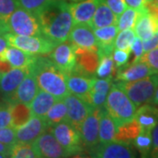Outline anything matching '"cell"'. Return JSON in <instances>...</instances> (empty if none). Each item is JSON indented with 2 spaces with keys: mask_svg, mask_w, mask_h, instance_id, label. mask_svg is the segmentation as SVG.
<instances>
[{
  "mask_svg": "<svg viewBox=\"0 0 158 158\" xmlns=\"http://www.w3.org/2000/svg\"><path fill=\"white\" fill-rule=\"evenodd\" d=\"M42 34L57 44L67 40L74 21L69 3L54 0L37 15Z\"/></svg>",
  "mask_w": 158,
  "mask_h": 158,
  "instance_id": "cell-1",
  "label": "cell"
},
{
  "mask_svg": "<svg viewBox=\"0 0 158 158\" xmlns=\"http://www.w3.org/2000/svg\"><path fill=\"white\" fill-rule=\"evenodd\" d=\"M28 69L34 74L40 90L57 98H63L69 91L66 83V74L58 69L48 56H36Z\"/></svg>",
  "mask_w": 158,
  "mask_h": 158,
  "instance_id": "cell-2",
  "label": "cell"
},
{
  "mask_svg": "<svg viewBox=\"0 0 158 158\" xmlns=\"http://www.w3.org/2000/svg\"><path fill=\"white\" fill-rule=\"evenodd\" d=\"M104 108L117 127L135 118L137 110L135 105L115 84H113L110 89Z\"/></svg>",
  "mask_w": 158,
  "mask_h": 158,
  "instance_id": "cell-3",
  "label": "cell"
},
{
  "mask_svg": "<svg viewBox=\"0 0 158 158\" xmlns=\"http://www.w3.org/2000/svg\"><path fill=\"white\" fill-rule=\"evenodd\" d=\"M115 85L124 91L136 107H139L144 104L152 103L158 87V73L130 82L118 81Z\"/></svg>",
  "mask_w": 158,
  "mask_h": 158,
  "instance_id": "cell-4",
  "label": "cell"
},
{
  "mask_svg": "<svg viewBox=\"0 0 158 158\" xmlns=\"http://www.w3.org/2000/svg\"><path fill=\"white\" fill-rule=\"evenodd\" d=\"M5 36L10 46L34 56L48 55L57 45L44 35H18L8 32Z\"/></svg>",
  "mask_w": 158,
  "mask_h": 158,
  "instance_id": "cell-5",
  "label": "cell"
},
{
  "mask_svg": "<svg viewBox=\"0 0 158 158\" xmlns=\"http://www.w3.org/2000/svg\"><path fill=\"white\" fill-rule=\"evenodd\" d=\"M8 32L18 35H43L38 18L34 13L19 7L6 20Z\"/></svg>",
  "mask_w": 158,
  "mask_h": 158,
  "instance_id": "cell-6",
  "label": "cell"
},
{
  "mask_svg": "<svg viewBox=\"0 0 158 158\" xmlns=\"http://www.w3.org/2000/svg\"><path fill=\"white\" fill-rule=\"evenodd\" d=\"M48 130L50 131L59 143L70 154L71 156L74 155H78L83 151L85 146L81 139L80 133L69 121H62L48 127Z\"/></svg>",
  "mask_w": 158,
  "mask_h": 158,
  "instance_id": "cell-7",
  "label": "cell"
},
{
  "mask_svg": "<svg viewBox=\"0 0 158 158\" xmlns=\"http://www.w3.org/2000/svg\"><path fill=\"white\" fill-rule=\"evenodd\" d=\"M89 154L98 158H133L136 155L131 143L124 141H112L98 143L96 146L88 148Z\"/></svg>",
  "mask_w": 158,
  "mask_h": 158,
  "instance_id": "cell-8",
  "label": "cell"
},
{
  "mask_svg": "<svg viewBox=\"0 0 158 158\" xmlns=\"http://www.w3.org/2000/svg\"><path fill=\"white\" fill-rule=\"evenodd\" d=\"M48 56L57 68L66 75L72 72L77 65L74 45L68 40L57 44Z\"/></svg>",
  "mask_w": 158,
  "mask_h": 158,
  "instance_id": "cell-9",
  "label": "cell"
},
{
  "mask_svg": "<svg viewBox=\"0 0 158 158\" xmlns=\"http://www.w3.org/2000/svg\"><path fill=\"white\" fill-rule=\"evenodd\" d=\"M39 157L62 158L71 156L50 131L47 130L33 142Z\"/></svg>",
  "mask_w": 158,
  "mask_h": 158,
  "instance_id": "cell-10",
  "label": "cell"
},
{
  "mask_svg": "<svg viewBox=\"0 0 158 158\" xmlns=\"http://www.w3.org/2000/svg\"><path fill=\"white\" fill-rule=\"evenodd\" d=\"M62 99L67 107V121L79 131L80 126L93 108L82 98L70 92Z\"/></svg>",
  "mask_w": 158,
  "mask_h": 158,
  "instance_id": "cell-11",
  "label": "cell"
},
{
  "mask_svg": "<svg viewBox=\"0 0 158 158\" xmlns=\"http://www.w3.org/2000/svg\"><path fill=\"white\" fill-rule=\"evenodd\" d=\"M103 107L93 108L79 127L80 136L85 147L91 148L99 143V120Z\"/></svg>",
  "mask_w": 158,
  "mask_h": 158,
  "instance_id": "cell-12",
  "label": "cell"
},
{
  "mask_svg": "<svg viewBox=\"0 0 158 158\" xmlns=\"http://www.w3.org/2000/svg\"><path fill=\"white\" fill-rule=\"evenodd\" d=\"M68 40L73 45L87 50L98 51V45L93 29L87 24H75L69 34Z\"/></svg>",
  "mask_w": 158,
  "mask_h": 158,
  "instance_id": "cell-13",
  "label": "cell"
},
{
  "mask_svg": "<svg viewBox=\"0 0 158 158\" xmlns=\"http://www.w3.org/2000/svg\"><path fill=\"white\" fill-rule=\"evenodd\" d=\"M27 72L28 68H11L0 76V94L5 101L9 102Z\"/></svg>",
  "mask_w": 158,
  "mask_h": 158,
  "instance_id": "cell-14",
  "label": "cell"
},
{
  "mask_svg": "<svg viewBox=\"0 0 158 158\" xmlns=\"http://www.w3.org/2000/svg\"><path fill=\"white\" fill-rule=\"evenodd\" d=\"M48 129V126L42 117L33 116L27 124L15 129L17 142L33 143Z\"/></svg>",
  "mask_w": 158,
  "mask_h": 158,
  "instance_id": "cell-15",
  "label": "cell"
},
{
  "mask_svg": "<svg viewBox=\"0 0 158 158\" xmlns=\"http://www.w3.org/2000/svg\"><path fill=\"white\" fill-rule=\"evenodd\" d=\"M112 85L113 79L95 77L89 92L82 98L92 108L103 107Z\"/></svg>",
  "mask_w": 158,
  "mask_h": 158,
  "instance_id": "cell-16",
  "label": "cell"
},
{
  "mask_svg": "<svg viewBox=\"0 0 158 158\" xmlns=\"http://www.w3.org/2000/svg\"><path fill=\"white\" fill-rule=\"evenodd\" d=\"M39 90L40 88L34 75L28 69L27 76L19 85L8 103L11 104L14 102H21L30 105Z\"/></svg>",
  "mask_w": 158,
  "mask_h": 158,
  "instance_id": "cell-17",
  "label": "cell"
},
{
  "mask_svg": "<svg viewBox=\"0 0 158 158\" xmlns=\"http://www.w3.org/2000/svg\"><path fill=\"white\" fill-rule=\"evenodd\" d=\"M77 65L73 70L85 75L94 76L99 62V56L97 52L80 48L74 45Z\"/></svg>",
  "mask_w": 158,
  "mask_h": 158,
  "instance_id": "cell-18",
  "label": "cell"
},
{
  "mask_svg": "<svg viewBox=\"0 0 158 158\" xmlns=\"http://www.w3.org/2000/svg\"><path fill=\"white\" fill-rule=\"evenodd\" d=\"M152 74H155V71L148 64L138 61L131 64H127L124 67L118 68L115 75V79L117 81L130 82L144 78Z\"/></svg>",
  "mask_w": 158,
  "mask_h": 158,
  "instance_id": "cell-19",
  "label": "cell"
},
{
  "mask_svg": "<svg viewBox=\"0 0 158 158\" xmlns=\"http://www.w3.org/2000/svg\"><path fill=\"white\" fill-rule=\"evenodd\" d=\"M134 31L136 36L142 40L151 38L158 31V20L151 14H149L145 8L139 11Z\"/></svg>",
  "mask_w": 158,
  "mask_h": 158,
  "instance_id": "cell-20",
  "label": "cell"
},
{
  "mask_svg": "<svg viewBox=\"0 0 158 158\" xmlns=\"http://www.w3.org/2000/svg\"><path fill=\"white\" fill-rule=\"evenodd\" d=\"M98 45V56L112 55L114 49V41L118 33L117 25L93 29Z\"/></svg>",
  "mask_w": 158,
  "mask_h": 158,
  "instance_id": "cell-21",
  "label": "cell"
},
{
  "mask_svg": "<svg viewBox=\"0 0 158 158\" xmlns=\"http://www.w3.org/2000/svg\"><path fill=\"white\" fill-rule=\"evenodd\" d=\"M94 79V76L85 75L73 70L66 75V83L69 91L80 98H84L91 88Z\"/></svg>",
  "mask_w": 158,
  "mask_h": 158,
  "instance_id": "cell-22",
  "label": "cell"
},
{
  "mask_svg": "<svg viewBox=\"0 0 158 158\" xmlns=\"http://www.w3.org/2000/svg\"><path fill=\"white\" fill-rule=\"evenodd\" d=\"M99 0H83L69 3V8L75 24H87L90 26Z\"/></svg>",
  "mask_w": 158,
  "mask_h": 158,
  "instance_id": "cell-23",
  "label": "cell"
},
{
  "mask_svg": "<svg viewBox=\"0 0 158 158\" xmlns=\"http://www.w3.org/2000/svg\"><path fill=\"white\" fill-rule=\"evenodd\" d=\"M36 56L28 54L15 47L9 46L0 54V61L8 62L11 68H29Z\"/></svg>",
  "mask_w": 158,
  "mask_h": 158,
  "instance_id": "cell-24",
  "label": "cell"
},
{
  "mask_svg": "<svg viewBox=\"0 0 158 158\" xmlns=\"http://www.w3.org/2000/svg\"><path fill=\"white\" fill-rule=\"evenodd\" d=\"M135 118L140 125L141 130L152 131L158 124V106L153 103L142 105L136 110Z\"/></svg>",
  "mask_w": 158,
  "mask_h": 158,
  "instance_id": "cell-25",
  "label": "cell"
},
{
  "mask_svg": "<svg viewBox=\"0 0 158 158\" xmlns=\"http://www.w3.org/2000/svg\"><path fill=\"white\" fill-rule=\"evenodd\" d=\"M118 17L109 8L105 0H99L94 15L91 19L90 27L92 29L104 27L111 25H117Z\"/></svg>",
  "mask_w": 158,
  "mask_h": 158,
  "instance_id": "cell-26",
  "label": "cell"
},
{
  "mask_svg": "<svg viewBox=\"0 0 158 158\" xmlns=\"http://www.w3.org/2000/svg\"><path fill=\"white\" fill-rule=\"evenodd\" d=\"M11 117V127L17 129L26 125L32 118L33 112L30 105L21 102H14L10 104Z\"/></svg>",
  "mask_w": 158,
  "mask_h": 158,
  "instance_id": "cell-27",
  "label": "cell"
},
{
  "mask_svg": "<svg viewBox=\"0 0 158 158\" xmlns=\"http://www.w3.org/2000/svg\"><path fill=\"white\" fill-rule=\"evenodd\" d=\"M57 99L59 98H57L54 95L47 92L45 90L40 89L33 99V101L30 104L33 115L38 117H44Z\"/></svg>",
  "mask_w": 158,
  "mask_h": 158,
  "instance_id": "cell-28",
  "label": "cell"
},
{
  "mask_svg": "<svg viewBox=\"0 0 158 158\" xmlns=\"http://www.w3.org/2000/svg\"><path fill=\"white\" fill-rule=\"evenodd\" d=\"M117 131V126L114 120L103 107L101 111V116L99 120V131L98 138L99 143H106L109 141H114L115 134Z\"/></svg>",
  "mask_w": 158,
  "mask_h": 158,
  "instance_id": "cell-29",
  "label": "cell"
},
{
  "mask_svg": "<svg viewBox=\"0 0 158 158\" xmlns=\"http://www.w3.org/2000/svg\"><path fill=\"white\" fill-rule=\"evenodd\" d=\"M141 128L135 118L117 127L114 141H124L132 144L133 140L141 133Z\"/></svg>",
  "mask_w": 158,
  "mask_h": 158,
  "instance_id": "cell-30",
  "label": "cell"
},
{
  "mask_svg": "<svg viewBox=\"0 0 158 158\" xmlns=\"http://www.w3.org/2000/svg\"><path fill=\"white\" fill-rule=\"evenodd\" d=\"M45 120L48 127H53L55 125L61 123L62 121L67 120V107L62 98H59L54 103L44 117H42Z\"/></svg>",
  "mask_w": 158,
  "mask_h": 158,
  "instance_id": "cell-31",
  "label": "cell"
},
{
  "mask_svg": "<svg viewBox=\"0 0 158 158\" xmlns=\"http://www.w3.org/2000/svg\"><path fill=\"white\" fill-rule=\"evenodd\" d=\"M117 72L112 55L99 56V62L96 69V74L99 78L113 79Z\"/></svg>",
  "mask_w": 158,
  "mask_h": 158,
  "instance_id": "cell-32",
  "label": "cell"
},
{
  "mask_svg": "<svg viewBox=\"0 0 158 158\" xmlns=\"http://www.w3.org/2000/svg\"><path fill=\"white\" fill-rule=\"evenodd\" d=\"M132 145L142 156H148V155H150L152 149L151 131L141 130V133L133 140Z\"/></svg>",
  "mask_w": 158,
  "mask_h": 158,
  "instance_id": "cell-33",
  "label": "cell"
},
{
  "mask_svg": "<svg viewBox=\"0 0 158 158\" xmlns=\"http://www.w3.org/2000/svg\"><path fill=\"white\" fill-rule=\"evenodd\" d=\"M10 157L12 158H40L33 143L16 142L11 147Z\"/></svg>",
  "mask_w": 158,
  "mask_h": 158,
  "instance_id": "cell-34",
  "label": "cell"
},
{
  "mask_svg": "<svg viewBox=\"0 0 158 158\" xmlns=\"http://www.w3.org/2000/svg\"><path fill=\"white\" fill-rule=\"evenodd\" d=\"M135 36V33L133 28L118 31L114 41V48L131 52V46Z\"/></svg>",
  "mask_w": 158,
  "mask_h": 158,
  "instance_id": "cell-35",
  "label": "cell"
},
{
  "mask_svg": "<svg viewBox=\"0 0 158 158\" xmlns=\"http://www.w3.org/2000/svg\"><path fill=\"white\" fill-rule=\"evenodd\" d=\"M138 15H139V11L131 7H127L125 11L118 17L117 27L118 31L134 28Z\"/></svg>",
  "mask_w": 158,
  "mask_h": 158,
  "instance_id": "cell-36",
  "label": "cell"
},
{
  "mask_svg": "<svg viewBox=\"0 0 158 158\" xmlns=\"http://www.w3.org/2000/svg\"><path fill=\"white\" fill-rule=\"evenodd\" d=\"M19 7L38 15L44 8L52 3L54 0H17Z\"/></svg>",
  "mask_w": 158,
  "mask_h": 158,
  "instance_id": "cell-37",
  "label": "cell"
},
{
  "mask_svg": "<svg viewBox=\"0 0 158 158\" xmlns=\"http://www.w3.org/2000/svg\"><path fill=\"white\" fill-rule=\"evenodd\" d=\"M19 7L17 0H0V20L6 23L11 13Z\"/></svg>",
  "mask_w": 158,
  "mask_h": 158,
  "instance_id": "cell-38",
  "label": "cell"
},
{
  "mask_svg": "<svg viewBox=\"0 0 158 158\" xmlns=\"http://www.w3.org/2000/svg\"><path fill=\"white\" fill-rule=\"evenodd\" d=\"M139 61L145 62L155 71V73H158V48L145 52Z\"/></svg>",
  "mask_w": 158,
  "mask_h": 158,
  "instance_id": "cell-39",
  "label": "cell"
},
{
  "mask_svg": "<svg viewBox=\"0 0 158 158\" xmlns=\"http://www.w3.org/2000/svg\"><path fill=\"white\" fill-rule=\"evenodd\" d=\"M130 53L131 52L122 50V49H118V48L113 49L112 57H113V62H114V64H115L117 69L128 64Z\"/></svg>",
  "mask_w": 158,
  "mask_h": 158,
  "instance_id": "cell-40",
  "label": "cell"
},
{
  "mask_svg": "<svg viewBox=\"0 0 158 158\" xmlns=\"http://www.w3.org/2000/svg\"><path fill=\"white\" fill-rule=\"evenodd\" d=\"M0 142L11 147L15 144L17 142L15 129L11 127L0 128Z\"/></svg>",
  "mask_w": 158,
  "mask_h": 158,
  "instance_id": "cell-41",
  "label": "cell"
},
{
  "mask_svg": "<svg viewBox=\"0 0 158 158\" xmlns=\"http://www.w3.org/2000/svg\"><path fill=\"white\" fill-rule=\"evenodd\" d=\"M11 125V112L9 103H0V128L8 127Z\"/></svg>",
  "mask_w": 158,
  "mask_h": 158,
  "instance_id": "cell-42",
  "label": "cell"
},
{
  "mask_svg": "<svg viewBox=\"0 0 158 158\" xmlns=\"http://www.w3.org/2000/svg\"><path fill=\"white\" fill-rule=\"evenodd\" d=\"M131 52L133 53V60L128 64L138 62L140 60V58L142 56V55L144 54L142 40L140 39L138 36H135V38L133 41V44L131 46Z\"/></svg>",
  "mask_w": 158,
  "mask_h": 158,
  "instance_id": "cell-43",
  "label": "cell"
},
{
  "mask_svg": "<svg viewBox=\"0 0 158 158\" xmlns=\"http://www.w3.org/2000/svg\"><path fill=\"white\" fill-rule=\"evenodd\" d=\"M106 5L109 6V8L113 11V12L118 17L125 9L127 7L125 0H105Z\"/></svg>",
  "mask_w": 158,
  "mask_h": 158,
  "instance_id": "cell-44",
  "label": "cell"
},
{
  "mask_svg": "<svg viewBox=\"0 0 158 158\" xmlns=\"http://www.w3.org/2000/svg\"><path fill=\"white\" fill-rule=\"evenodd\" d=\"M142 45L144 53L149 50H152L155 48H158V35L155 34L151 38L146 40H142Z\"/></svg>",
  "mask_w": 158,
  "mask_h": 158,
  "instance_id": "cell-45",
  "label": "cell"
},
{
  "mask_svg": "<svg viewBox=\"0 0 158 158\" xmlns=\"http://www.w3.org/2000/svg\"><path fill=\"white\" fill-rule=\"evenodd\" d=\"M126 4L128 7L134 8L137 11H140L144 8V6L147 5L148 2L152 0H125Z\"/></svg>",
  "mask_w": 158,
  "mask_h": 158,
  "instance_id": "cell-46",
  "label": "cell"
},
{
  "mask_svg": "<svg viewBox=\"0 0 158 158\" xmlns=\"http://www.w3.org/2000/svg\"><path fill=\"white\" fill-rule=\"evenodd\" d=\"M152 136V149H151V156L153 155L158 153V124L151 131Z\"/></svg>",
  "mask_w": 158,
  "mask_h": 158,
  "instance_id": "cell-47",
  "label": "cell"
},
{
  "mask_svg": "<svg viewBox=\"0 0 158 158\" xmlns=\"http://www.w3.org/2000/svg\"><path fill=\"white\" fill-rule=\"evenodd\" d=\"M10 152H11V146H8L5 143L0 142V154L6 156V157H10Z\"/></svg>",
  "mask_w": 158,
  "mask_h": 158,
  "instance_id": "cell-48",
  "label": "cell"
},
{
  "mask_svg": "<svg viewBox=\"0 0 158 158\" xmlns=\"http://www.w3.org/2000/svg\"><path fill=\"white\" fill-rule=\"evenodd\" d=\"M9 46L10 45L8 43V40H6L5 34H0V54Z\"/></svg>",
  "mask_w": 158,
  "mask_h": 158,
  "instance_id": "cell-49",
  "label": "cell"
},
{
  "mask_svg": "<svg viewBox=\"0 0 158 158\" xmlns=\"http://www.w3.org/2000/svg\"><path fill=\"white\" fill-rule=\"evenodd\" d=\"M8 33V28L5 22L0 20V34H5Z\"/></svg>",
  "mask_w": 158,
  "mask_h": 158,
  "instance_id": "cell-50",
  "label": "cell"
},
{
  "mask_svg": "<svg viewBox=\"0 0 158 158\" xmlns=\"http://www.w3.org/2000/svg\"><path fill=\"white\" fill-rule=\"evenodd\" d=\"M152 103L154 105H156V106H158V87L156 88V92H155V95H154V98H153Z\"/></svg>",
  "mask_w": 158,
  "mask_h": 158,
  "instance_id": "cell-51",
  "label": "cell"
},
{
  "mask_svg": "<svg viewBox=\"0 0 158 158\" xmlns=\"http://www.w3.org/2000/svg\"><path fill=\"white\" fill-rule=\"evenodd\" d=\"M65 1H69V2H74V3H76V2H80V1H83V0H65Z\"/></svg>",
  "mask_w": 158,
  "mask_h": 158,
  "instance_id": "cell-52",
  "label": "cell"
},
{
  "mask_svg": "<svg viewBox=\"0 0 158 158\" xmlns=\"http://www.w3.org/2000/svg\"><path fill=\"white\" fill-rule=\"evenodd\" d=\"M5 157H6V156L3 155V154H0V158H5Z\"/></svg>",
  "mask_w": 158,
  "mask_h": 158,
  "instance_id": "cell-53",
  "label": "cell"
},
{
  "mask_svg": "<svg viewBox=\"0 0 158 158\" xmlns=\"http://www.w3.org/2000/svg\"><path fill=\"white\" fill-rule=\"evenodd\" d=\"M152 157H158V153H156V154H155V155H153Z\"/></svg>",
  "mask_w": 158,
  "mask_h": 158,
  "instance_id": "cell-54",
  "label": "cell"
},
{
  "mask_svg": "<svg viewBox=\"0 0 158 158\" xmlns=\"http://www.w3.org/2000/svg\"><path fill=\"white\" fill-rule=\"evenodd\" d=\"M156 2H157V3H158V0H156Z\"/></svg>",
  "mask_w": 158,
  "mask_h": 158,
  "instance_id": "cell-55",
  "label": "cell"
},
{
  "mask_svg": "<svg viewBox=\"0 0 158 158\" xmlns=\"http://www.w3.org/2000/svg\"><path fill=\"white\" fill-rule=\"evenodd\" d=\"M156 34H157V35H158V31H157V33H156Z\"/></svg>",
  "mask_w": 158,
  "mask_h": 158,
  "instance_id": "cell-56",
  "label": "cell"
}]
</instances>
